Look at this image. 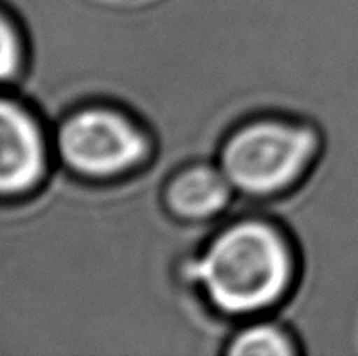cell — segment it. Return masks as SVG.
Masks as SVG:
<instances>
[{
	"label": "cell",
	"mask_w": 358,
	"mask_h": 356,
	"mask_svg": "<svg viewBox=\"0 0 358 356\" xmlns=\"http://www.w3.org/2000/svg\"><path fill=\"white\" fill-rule=\"evenodd\" d=\"M299 350L301 345L293 341L292 334L272 322H255L236 329L222 347L228 356H295Z\"/></svg>",
	"instance_id": "8992f818"
},
{
	"label": "cell",
	"mask_w": 358,
	"mask_h": 356,
	"mask_svg": "<svg viewBox=\"0 0 358 356\" xmlns=\"http://www.w3.org/2000/svg\"><path fill=\"white\" fill-rule=\"evenodd\" d=\"M37 124L14 104L0 100V192H22L43 173Z\"/></svg>",
	"instance_id": "277c9868"
},
{
	"label": "cell",
	"mask_w": 358,
	"mask_h": 356,
	"mask_svg": "<svg viewBox=\"0 0 358 356\" xmlns=\"http://www.w3.org/2000/svg\"><path fill=\"white\" fill-rule=\"evenodd\" d=\"M299 259L293 241L261 218L236 220L184 262L182 280L198 287L213 311L255 316L276 308L295 287Z\"/></svg>",
	"instance_id": "6da1fadb"
},
{
	"label": "cell",
	"mask_w": 358,
	"mask_h": 356,
	"mask_svg": "<svg viewBox=\"0 0 358 356\" xmlns=\"http://www.w3.org/2000/svg\"><path fill=\"white\" fill-rule=\"evenodd\" d=\"M234 186L222 169L196 163L171 176L163 192L165 205L182 220H211L224 211L232 199Z\"/></svg>",
	"instance_id": "5b68a950"
},
{
	"label": "cell",
	"mask_w": 358,
	"mask_h": 356,
	"mask_svg": "<svg viewBox=\"0 0 358 356\" xmlns=\"http://www.w3.org/2000/svg\"><path fill=\"white\" fill-rule=\"evenodd\" d=\"M320 148L313 127L266 117L228 134L220 144L219 167L241 194L276 196L315 167Z\"/></svg>",
	"instance_id": "7a4b0ae2"
},
{
	"label": "cell",
	"mask_w": 358,
	"mask_h": 356,
	"mask_svg": "<svg viewBox=\"0 0 358 356\" xmlns=\"http://www.w3.org/2000/svg\"><path fill=\"white\" fill-rule=\"evenodd\" d=\"M62 157L77 173L110 178L131 173L150 155V138L121 111L90 108L67 119L59 129Z\"/></svg>",
	"instance_id": "3957f363"
},
{
	"label": "cell",
	"mask_w": 358,
	"mask_h": 356,
	"mask_svg": "<svg viewBox=\"0 0 358 356\" xmlns=\"http://www.w3.org/2000/svg\"><path fill=\"white\" fill-rule=\"evenodd\" d=\"M20 66V44L14 31L0 17V79L12 77Z\"/></svg>",
	"instance_id": "52a82bcc"
}]
</instances>
